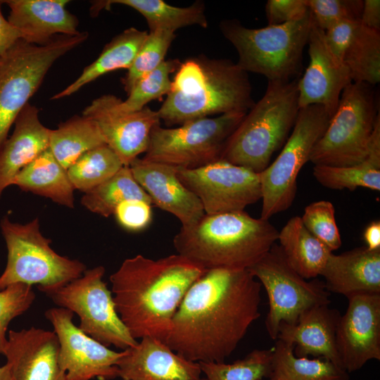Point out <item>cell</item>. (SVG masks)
Returning a JSON list of instances; mask_svg holds the SVG:
<instances>
[{
    "label": "cell",
    "mask_w": 380,
    "mask_h": 380,
    "mask_svg": "<svg viewBox=\"0 0 380 380\" xmlns=\"http://www.w3.org/2000/svg\"><path fill=\"white\" fill-rule=\"evenodd\" d=\"M261 284L248 270H208L189 289L165 343L193 362H224L260 316Z\"/></svg>",
    "instance_id": "1"
},
{
    "label": "cell",
    "mask_w": 380,
    "mask_h": 380,
    "mask_svg": "<svg viewBox=\"0 0 380 380\" xmlns=\"http://www.w3.org/2000/svg\"><path fill=\"white\" fill-rule=\"evenodd\" d=\"M207 271L179 254L153 260L137 255L110 276L116 311L134 338L166 342L191 286Z\"/></svg>",
    "instance_id": "2"
},
{
    "label": "cell",
    "mask_w": 380,
    "mask_h": 380,
    "mask_svg": "<svg viewBox=\"0 0 380 380\" xmlns=\"http://www.w3.org/2000/svg\"><path fill=\"white\" fill-rule=\"evenodd\" d=\"M247 72L229 59L204 56L182 63L158 110L168 126L231 113H247L254 105Z\"/></svg>",
    "instance_id": "3"
},
{
    "label": "cell",
    "mask_w": 380,
    "mask_h": 380,
    "mask_svg": "<svg viewBox=\"0 0 380 380\" xmlns=\"http://www.w3.org/2000/svg\"><path fill=\"white\" fill-rule=\"evenodd\" d=\"M279 231L269 220L244 210L205 214L182 226L173 238L177 254L205 270H248L276 243Z\"/></svg>",
    "instance_id": "4"
},
{
    "label": "cell",
    "mask_w": 380,
    "mask_h": 380,
    "mask_svg": "<svg viewBox=\"0 0 380 380\" xmlns=\"http://www.w3.org/2000/svg\"><path fill=\"white\" fill-rule=\"evenodd\" d=\"M299 110L298 78L268 81L262 97L227 139L220 159L261 172L286 141Z\"/></svg>",
    "instance_id": "5"
},
{
    "label": "cell",
    "mask_w": 380,
    "mask_h": 380,
    "mask_svg": "<svg viewBox=\"0 0 380 380\" xmlns=\"http://www.w3.org/2000/svg\"><path fill=\"white\" fill-rule=\"evenodd\" d=\"M312 25L309 11L300 20L281 25L250 29L229 20L221 23L220 29L237 51L236 63L243 70L268 81H290L300 72Z\"/></svg>",
    "instance_id": "6"
},
{
    "label": "cell",
    "mask_w": 380,
    "mask_h": 380,
    "mask_svg": "<svg viewBox=\"0 0 380 380\" xmlns=\"http://www.w3.org/2000/svg\"><path fill=\"white\" fill-rule=\"evenodd\" d=\"M0 227L7 249L0 291L22 283L37 284L46 293L77 279L87 270L81 261L61 255L51 247V239L40 232L38 217L20 224L4 217Z\"/></svg>",
    "instance_id": "7"
},
{
    "label": "cell",
    "mask_w": 380,
    "mask_h": 380,
    "mask_svg": "<svg viewBox=\"0 0 380 380\" xmlns=\"http://www.w3.org/2000/svg\"><path fill=\"white\" fill-rule=\"evenodd\" d=\"M87 38V32H80L76 35H57L44 45L20 39L0 56V149L51 67Z\"/></svg>",
    "instance_id": "8"
},
{
    "label": "cell",
    "mask_w": 380,
    "mask_h": 380,
    "mask_svg": "<svg viewBox=\"0 0 380 380\" xmlns=\"http://www.w3.org/2000/svg\"><path fill=\"white\" fill-rule=\"evenodd\" d=\"M373 86L351 82L341 93L338 106L315 145L309 161L315 165L346 167L368 155L375 122L379 116Z\"/></svg>",
    "instance_id": "9"
},
{
    "label": "cell",
    "mask_w": 380,
    "mask_h": 380,
    "mask_svg": "<svg viewBox=\"0 0 380 380\" xmlns=\"http://www.w3.org/2000/svg\"><path fill=\"white\" fill-rule=\"evenodd\" d=\"M246 113H231L186 122L177 127L156 125L143 159L195 169L220 159L224 145Z\"/></svg>",
    "instance_id": "10"
},
{
    "label": "cell",
    "mask_w": 380,
    "mask_h": 380,
    "mask_svg": "<svg viewBox=\"0 0 380 380\" xmlns=\"http://www.w3.org/2000/svg\"><path fill=\"white\" fill-rule=\"evenodd\" d=\"M331 116L320 105L300 108L293 131L275 160L258 173L262 191L260 217L269 220L287 210L297 191L298 174L325 132Z\"/></svg>",
    "instance_id": "11"
},
{
    "label": "cell",
    "mask_w": 380,
    "mask_h": 380,
    "mask_svg": "<svg viewBox=\"0 0 380 380\" xmlns=\"http://www.w3.org/2000/svg\"><path fill=\"white\" fill-rule=\"evenodd\" d=\"M103 266L87 269L82 275L45 293L60 308L77 315L78 327L106 347L122 350L136 346L134 339L120 318L111 291L103 280Z\"/></svg>",
    "instance_id": "12"
},
{
    "label": "cell",
    "mask_w": 380,
    "mask_h": 380,
    "mask_svg": "<svg viewBox=\"0 0 380 380\" xmlns=\"http://www.w3.org/2000/svg\"><path fill=\"white\" fill-rule=\"evenodd\" d=\"M248 270L267 292L269 310L265 324L272 340L277 339L281 322L295 324L305 311L330 303V293L324 282L308 281L299 275L276 243Z\"/></svg>",
    "instance_id": "13"
},
{
    "label": "cell",
    "mask_w": 380,
    "mask_h": 380,
    "mask_svg": "<svg viewBox=\"0 0 380 380\" xmlns=\"http://www.w3.org/2000/svg\"><path fill=\"white\" fill-rule=\"evenodd\" d=\"M177 168L178 178L199 199L205 214L243 211L262 198L258 173L224 160L195 169Z\"/></svg>",
    "instance_id": "14"
},
{
    "label": "cell",
    "mask_w": 380,
    "mask_h": 380,
    "mask_svg": "<svg viewBox=\"0 0 380 380\" xmlns=\"http://www.w3.org/2000/svg\"><path fill=\"white\" fill-rule=\"evenodd\" d=\"M44 315L56 334L58 362L66 380H112L118 377L117 365L123 350L116 352L94 340L73 323L74 313L51 308Z\"/></svg>",
    "instance_id": "15"
},
{
    "label": "cell",
    "mask_w": 380,
    "mask_h": 380,
    "mask_svg": "<svg viewBox=\"0 0 380 380\" xmlns=\"http://www.w3.org/2000/svg\"><path fill=\"white\" fill-rule=\"evenodd\" d=\"M348 307L336 332V349L348 373L372 360H380V293H357L346 297Z\"/></svg>",
    "instance_id": "16"
},
{
    "label": "cell",
    "mask_w": 380,
    "mask_h": 380,
    "mask_svg": "<svg viewBox=\"0 0 380 380\" xmlns=\"http://www.w3.org/2000/svg\"><path fill=\"white\" fill-rule=\"evenodd\" d=\"M119 98L106 94L95 99L82 115L98 125L106 144L117 154L123 165L129 166L145 153L153 128L160 123L158 112L146 106L134 112L121 111Z\"/></svg>",
    "instance_id": "17"
},
{
    "label": "cell",
    "mask_w": 380,
    "mask_h": 380,
    "mask_svg": "<svg viewBox=\"0 0 380 380\" xmlns=\"http://www.w3.org/2000/svg\"><path fill=\"white\" fill-rule=\"evenodd\" d=\"M308 44L310 63L303 75L298 79L299 108L320 105L331 118L341 93L353 82L351 76L345 63L330 52L325 43L324 31L313 21Z\"/></svg>",
    "instance_id": "18"
},
{
    "label": "cell",
    "mask_w": 380,
    "mask_h": 380,
    "mask_svg": "<svg viewBox=\"0 0 380 380\" xmlns=\"http://www.w3.org/2000/svg\"><path fill=\"white\" fill-rule=\"evenodd\" d=\"M129 167L151 204L174 215L182 226L191 225L205 215L199 199L178 178L176 167L139 158Z\"/></svg>",
    "instance_id": "19"
},
{
    "label": "cell",
    "mask_w": 380,
    "mask_h": 380,
    "mask_svg": "<svg viewBox=\"0 0 380 380\" xmlns=\"http://www.w3.org/2000/svg\"><path fill=\"white\" fill-rule=\"evenodd\" d=\"M58 350L53 331L32 327L8 331L4 355L15 380H66L58 365Z\"/></svg>",
    "instance_id": "20"
},
{
    "label": "cell",
    "mask_w": 380,
    "mask_h": 380,
    "mask_svg": "<svg viewBox=\"0 0 380 380\" xmlns=\"http://www.w3.org/2000/svg\"><path fill=\"white\" fill-rule=\"evenodd\" d=\"M117 367L122 380H201L198 362L185 359L166 343L148 336L124 350Z\"/></svg>",
    "instance_id": "21"
},
{
    "label": "cell",
    "mask_w": 380,
    "mask_h": 380,
    "mask_svg": "<svg viewBox=\"0 0 380 380\" xmlns=\"http://www.w3.org/2000/svg\"><path fill=\"white\" fill-rule=\"evenodd\" d=\"M10 8L8 22L21 34L22 39L44 45L57 35H76L77 17L66 9V0H6Z\"/></svg>",
    "instance_id": "22"
},
{
    "label": "cell",
    "mask_w": 380,
    "mask_h": 380,
    "mask_svg": "<svg viewBox=\"0 0 380 380\" xmlns=\"http://www.w3.org/2000/svg\"><path fill=\"white\" fill-rule=\"evenodd\" d=\"M340 317V312L329 305L315 306L305 311L295 324L281 322L277 339L293 346L296 356L320 357L343 367L336 345Z\"/></svg>",
    "instance_id": "23"
},
{
    "label": "cell",
    "mask_w": 380,
    "mask_h": 380,
    "mask_svg": "<svg viewBox=\"0 0 380 380\" xmlns=\"http://www.w3.org/2000/svg\"><path fill=\"white\" fill-rule=\"evenodd\" d=\"M14 129L0 149V198L17 174L49 147L51 129L28 103L18 115Z\"/></svg>",
    "instance_id": "24"
},
{
    "label": "cell",
    "mask_w": 380,
    "mask_h": 380,
    "mask_svg": "<svg viewBox=\"0 0 380 380\" xmlns=\"http://www.w3.org/2000/svg\"><path fill=\"white\" fill-rule=\"evenodd\" d=\"M327 290L346 297L380 293V249L358 247L339 255L331 253L320 274Z\"/></svg>",
    "instance_id": "25"
},
{
    "label": "cell",
    "mask_w": 380,
    "mask_h": 380,
    "mask_svg": "<svg viewBox=\"0 0 380 380\" xmlns=\"http://www.w3.org/2000/svg\"><path fill=\"white\" fill-rule=\"evenodd\" d=\"M12 185L21 190L51 199L54 203L74 208V188L67 170L53 156L49 148L23 167Z\"/></svg>",
    "instance_id": "26"
},
{
    "label": "cell",
    "mask_w": 380,
    "mask_h": 380,
    "mask_svg": "<svg viewBox=\"0 0 380 380\" xmlns=\"http://www.w3.org/2000/svg\"><path fill=\"white\" fill-rule=\"evenodd\" d=\"M277 241L289 265L306 279L320 275L332 253L305 228L299 216L289 220L279 232Z\"/></svg>",
    "instance_id": "27"
},
{
    "label": "cell",
    "mask_w": 380,
    "mask_h": 380,
    "mask_svg": "<svg viewBox=\"0 0 380 380\" xmlns=\"http://www.w3.org/2000/svg\"><path fill=\"white\" fill-rule=\"evenodd\" d=\"M148 34L146 31L130 27L115 37L105 46L99 56L85 67L73 82L55 94L52 99L69 96L108 72L122 68L128 69Z\"/></svg>",
    "instance_id": "28"
},
{
    "label": "cell",
    "mask_w": 380,
    "mask_h": 380,
    "mask_svg": "<svg viewBox=\"0 0 380 380\" xmlns=\"http://www.w3.org/2000/svg\"><path fill=\"white\" fill-rule=\"evenodd\" d=\"M313 175L324 187L355 190L363 187L380 191V115L372 134L367 157L362 162L346 167L315 165Z\"/></svg>",
    "instance_id": "29"
},
{
    "label": "cell",
    "mask_w": 380,
    "mask_h": 380,
    "mask_svg": "<svg viewBox=\"0 0 380 380\" xmlns=\"http://www.w3.org/2000/svg\"><path fill=\"white\" fill-rule=\"evenodd\" d=\"M112 4H122L131 7L141 13L146 20L150 32L162 30L175 32L179 28L198 25L208 27L204 8L201 3L188 7H176L162 0H108L99 1L91 7L94 15Z\"/></svg>",
    "instance_id": "30"
},
{
    "label": "cell",
    "mask_w": 380,
    "mask_h": 380,
    "mask_svg": "<svg viewBox=\"0 0 380 380\" xmlns=\"http://www.w3.org/2000/svg\"><path fill=\"white\" fill-rule=\"evenodd\" d=\"M293 348L276 340L268 380H350L349 373L343 367L320 357L296 356Z\"/></svg>",
    "instance_id": "31"
},
{
    "label": "cell",
    "mask_w": 380,
    "mask_h": 380,
    "mask_svg": "<svg viewBox=\"0 0 380 380\" xmlns=\"http://www.w3.org/2000/svg\"><path fill=\"white\" fill-rule=\"evenodd\" d=\"M103 144H106L96 122L82 115L51 129L49 148L67 170L83 153Z\"/></svg>",
    "instance_id": "32"
},
{
    "label": "cell",
    "mask_w": 380,
    "mask_h": 380,
    "mask_svg": "<svg viewBox=\"0 0 380 380\" xmlns=\"http://www.w3.org/2000/svg\"><path fill=\"white\" fill-rule=\"evenodd\" d=\"M132 199L151 203L147 194L134 178L129 167L123 165L108 179L84 193L81 203L90 212L108 217L120 203Z\"/></svg>",
    "instance_id": "33"
},
{
    "label": "cell",
    "mask_w": 380,
    "mask_h": 380,
    "mask_svg": "<svg viewBox=\"0 0 380 380\" xmlns=\"http://www.w3.org/2000/svg\"><path fill=\"white\" fill-rule=\"evenodd\" d=\"M343 62L353 82L372 86L380 81V31L360 24L348 47Z\"/></svg>",
    "instance_id": "34"
},
{
    "label": "cell",
    "mask_w": 380,
    "mask_h": 380,
    "mask_svg": "<svg viewBox=\"0 0 380 380\" xmlns=\"http://www.w3.org/2000/svg\"><path fill=\"white\" fill-rule=\"evenodd\" d=\"M123 166L117 154L103 144L79 157L67 172L74 189L86 193L114 175Z\"/></svg>",
    "instance_id": "35"
},
{
    "label": "cell",
    "mask_w": 380,
    "mask_h": 380,
    "mask_svg": "<svg viewBox=\"0 0 380 380\" xmlns=\"http://www.w3.org/2000/svg\"><path fill=\"white\" fill-rule=\"evenodd\" d=\"M272 348L255 349L232 363L199 362L205 378L201 380H260L267 379L272 366Z\"/></svg>",
    "instance_id": "36"
},
{
    "label": "cell",
    "mask_w": 380,
    "mask_h": 380,
    "mask_svg": "<svg viewBox=\"0 0 380 380\" xmlns=\"http://www.w3.org/2000/svg\"><path fill=\"white\" fill-rule=\"evenodd\" d=\"M177 60L164 61L156 69L141 77L127 94V98L119 99L118 108L124 112L138 111L152 101L167 94L171 88L170 75L177 68Z\"/></svg>",
    "instance_id": "37"
},
{
    "label": "cell",
    "mask_w": 380,
    "mask_h": 380,
    "mask_svg": "<svg viewBox=\"0 0 380 380\" xmlns=\"http://www.w3.org/2000/svg\"><path fill=\"white\" fill-rule=\"evenodd\" d=\"M175 37V32L162 30L151 31L148 34L122 80L127 94L141 77L156 69L164 61Z\"/></svg>",
    "instance_id": "38"
},
{
    "label": "cell",
    "mask_w": 380,
    "mask_h": 380,
    "mask_svg": "<svg viewBox=\"0 0 380 380\" xmlns=\"http://www.w3.org/2000/svg\"><path fill=\"white\" fill-rule=\"evenodd\" d=\"M300 219L305 228L331 251L341 247L335 209L330 201L322 200L311 203L305 208Z\"/></svg>",
    "instance_id": "39"
},
{
    "label": "cell",
    "mask_w": 380,
    "mask_h": 380,
    "mask_svg": "<svg viewBox=\"0 0 380 380\" xmlns=\"http://www.w3.org/2000/svg\"><path fill=\"white\" fill-rule=\"evenodd\" d=\"M34 299L32 286L25 284H13L0 291V355H4L7 345L8 324L25 312Z\"/></svg>",
    "instance_id": "40"
},
{
    "label": "cell",
    "mask_w": 380,
    "mask_h": 380,
    "mask_svg": "<svg viewBox=\"0 0 380 380\" xmlns=\"http://www.w3.org/2000/svg\"><path fill=\"white\" fill-rule=\"evenodd\" d=\"M314 24L326 31L336 23L346 20H360L362 0H306Z\"/></svg>",
    "instance_id": "41"
},
{
    "label": "cell",
    "mask_w": 380,
    "mask_h": 380,
    "mask_svg": "<svg viewBox=\"0 0 380 380\" xmlns=\"http://www.w3.org/2000/svg\"><path fill=\"white\" fill-rule=\"evenodd\" d=\"M152 204L139 199L128 200L120 203L113 215L118 223L130 232L146 229L152 220Z\"/></svg>",
    "instance_id": "42"
},
{
    "label": "cell",
    "mask_w": 380,
    "mask_h": 380,
    "mask_svg": "<svg viewBox=\"0 0 380 380\" xmlns=\"http://www.w3.org/2000/svg\"><path fill=\"white\" fill-rule=\"evenodd\" d=\"M308 12L306 0H268L265 5L268 25L300 20Z\"/></svg>",
    "instance_id": "43"
},
{
    "label": "cell",
    "mask_w": 380,
    "mask_h": 380,
    "mask_svg": "<svg viewBox=\"0 0 380 380\" xmlns=\"http://www.w3.org/2000/svg\"><path fill=\"white\" fill-rule=\"evenodd\" d=\"M360 24V20L346 19L324 31L325 43L332 55L339 61L343 62L346 51Z\"/></svg>",
    "instance_id": "44"
},
{
    "label": "cell",
    "mask_w": 380,
    "mask_h": 380,
    "mask_svg": "<svg viewBox=\"0 0 380 380\" xmlns=\"http://www.w3.org/2000/svg\"><path fill=\"white\" fill-rule=\"evenodd\" d=\"M0 1V56L4 55L18 40L21 34L6 19L1 12Z\"/></svg>",
    "instance_id": "45"
},
{
    "label": "cell",
    "mask_w": 380,
    "mask_h": 380,
    "mask_svg": "<svg viewBox=\"0 0 380 380\" xmlns=\"http://www.w3.org/2000/svg\"><path fill=\"white\" fill-rule=\"evenodd\" d=\"M362 26L380 31V1H363V6L360 19Z\"/></svg>",
    "instance_id": "46"
},
{
    "label": "cell",
    "mask_w": 380,
    "mask_h": 380,
    "mask_svg": "<svg viewBox=\"0 0 380 380\" xmlns=\"http://www.w3.org/2000/svg\"><path fill=\"white\" fill-rule=\"evenodd\" d=\"M363 238L366 247L370 251L380 249V222L375 220L370 222L365 228Z\"/></svg>",
    "instance_id": "47"
},
{
    "label": "cell",
    "mask_w": 380,
    "mask_h": 380,
    "mask_svg": "<svg viewBox=\"0 0 380 380\" xmlns=\"http://www.w3.org/2000/svg\"><path fill=\"white\" fill-rule=\"evenodd\" d=\"M0 380H15L11 368L7 363L0 367Z\"/></svg>",
    "instance_id": "48"
},
{
    "label": "cell",
    "mask_w": 380,
    "mask_h": 380,
    "mask_svg": "<svg viewBox=\"0 0 380 380\" xmlns=\"http://www.w3.org/2000/svg\"><path fill=\"white\" fill-rule=\"evenodd\" d=\"M260 380H264V379H260Z\"/></svg>",
    "instance_id": "49"
}]
</instances>
